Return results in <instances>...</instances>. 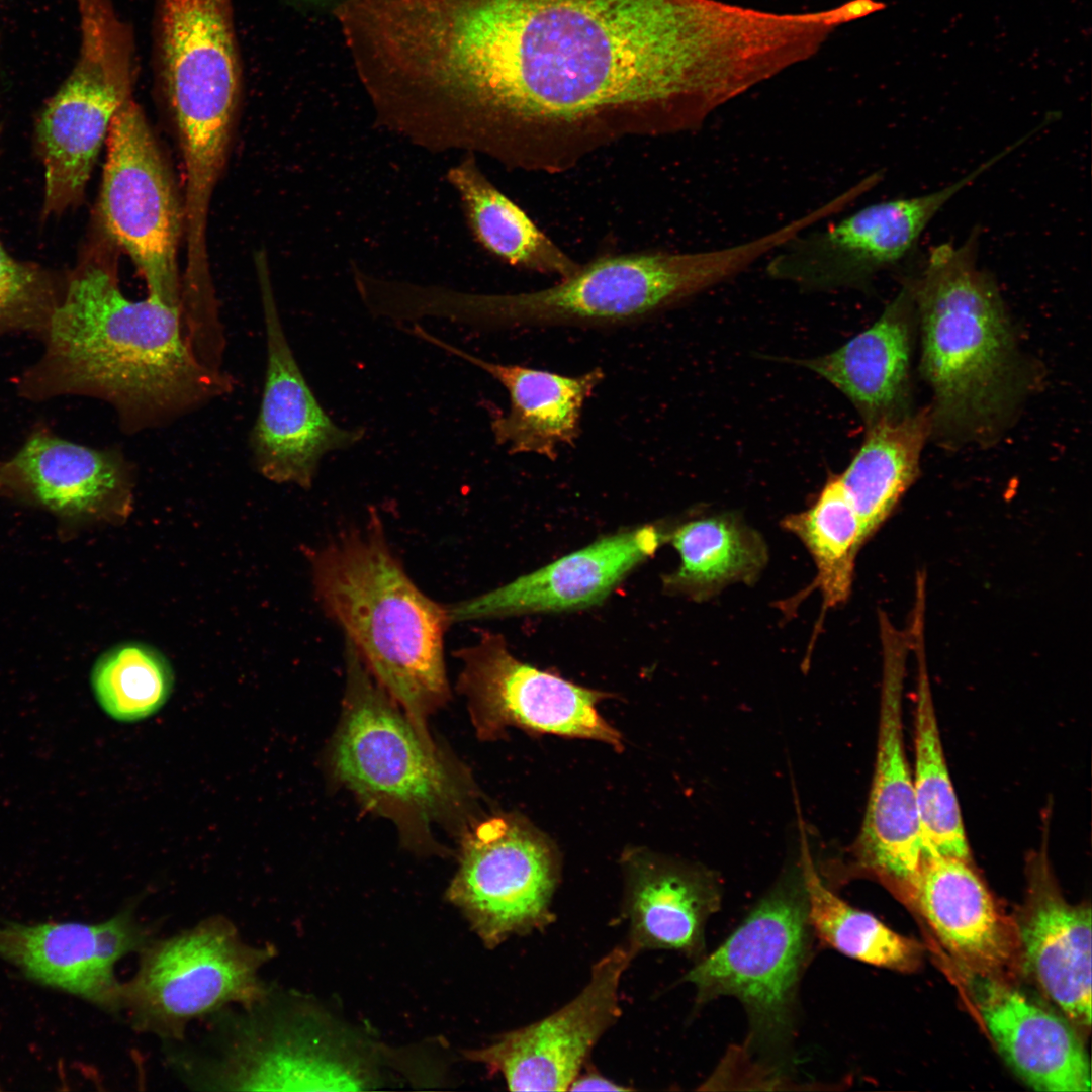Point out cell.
Masks as SVG:
<instances>
[{
  "label": "cell",
  "mask_w": 1092,
  "mask_h": 1092,
  "mask_svg": "<svg viewBox=\"0 0 1092 1092\" xmlns=\"http://www.w3.org/2000/svg\"><path fill=\"white\" fill-rule=\"evenodd\" d=\"M3 488H4V481H3V461H0V489H3Z\"/></svg>",
  "instance_id": "obj_37"
},
{
  "label": "cell",
  "mask_w": 1092,
  "mask_h": 1092,
  "mask_svg": "<svg viewBox=\"0 0 1092 1092\" xmlns=\"http://www.w3.org/2000/svg\"><path fill=\"white\" fill-rule=\"evenodd\" d=\"M161 49L184 186L207 194L225 165L240 98L232 0H161Z\"/></svg>",
  "instance_id": "obj_8"
},
{
  "label": "cell",
  "mask_w": 1092,
  "mask_h": 1092,
  "mask_svg": "<svg viewBox=\"0 0 1092 1092\" xmlns=\"http://www.w3.org/2000/svg\"><path fill=\"white\" fill-rule=\"evenodd\" d=\"M407 331L480 368L505 387L509 410L495 417L490 428L495 443L509 453H533L555 460L560 445L573 446L581 432L584 403L605 376L600 367L568 376L491 362L444 342L418 324Z\"/></svg>",
  "instance_id": "obj_24"
},
{
  "label": "cell",
  "mask_w": 1092,
  "mask_h": 1092,
  "mask_svg": "<svg viewBox=\"0 0 1092 1092\" xmlns=\"http://www.w3.org/2000/svg\"><path fill=\"white\" fill-rule=\"evenodd\" d=\"M570 1091H629L630 1087L622 1086L599 1073L595 1068H588L583 1073L580 1071L570 1084Z\"/></svg>",
  "instance_id": "obj_36"
},
{
  "label": "cell",
  "mask_w": 1092,
  "mask_h": 1092,
  "mask_svg": "<svg viewBox=\"0 0 1092 1092\" xmlns=\"http://www.w3.org/2000/svg\"><path fill=\"white\" fill-rule=\"evenodd\" d=\"M979 175L975 169L934 192L874 203L824 230L802 232L772 253L766 274L804 291L864 288L903 260L936 213Z\"/></svg>",
  "instance_id": "obj_14"
},
{
  "label": "cell",
  "mask_w": 1092,
  "mask_h": 1092,
  "mask_svg": "<svg viewBox=\"0 0 1092 1092\" xmlns=\"http://www.w3.org/2000/svg\"><path fill=\"white\" fill-rule=\"evenodd\" d=\"M114 249L99 232L87 245L65 278L41 337L43 353L17 388L34 401L64 395L100 399L114 410L120 430L133 435L228 395L235 380L198 360L181 309L153 295H124Z\"/></svg>",
  "instance_id": "obj_2"
},
{
  "label": "cell",
  "mask_w": 1092,
  "mask_h": 1092,
  "mask_svg": "<svg viewBox=\"0 0 1092 1092\" xmlns=\"http://www.w3.org/2000/svg\"><path fill=\"white\" fill-rule=\"evenodd\" d=\"M81 42L71 74L43 107L35 145L44 168L42 217L77 205L114 116L131 97L132 41L108 0H77Z\"/></svg>",
  "instance_id": "obj_9"
},
{
  "label": "cell",
  "mask_w": 1092,
  "mask_h": 1092,
  "mask_svg": "<svg viewBox=\"0 0 1092 1092\" xmlns=\"http://www.w3.org/2000/svg\"><path fill=\"white\" fill-rule=\"evenodd\" d=\"M139 953L135 973L122 982L120 1009L138 1030L181 1038L193 1019L267 994L259 971L272 950L246 942L223 916L151 939Z\"/></svg>",
  "instance_id": "obj_10"
},
{
  "label": "cell",
  "mask_w": 1092,
  "mask_h": 1092,
  "mask_svg": "<svg viewBox=\"0 0 1092 1092\" xmlns=\"http://www.w3.org/2000/svg\"><path fill=\"white\" fill-rule=\"evenodd\" d=\"M559 881L548 841L517 817L494 816L471 825L460 844L448 899L486 947L545 929Z\"/></svg>",
  "instance_id": "obj_13"
},
{
  "label": "cell",
  "mask_w": 1092,
  "mask_h": 1092,
  "mask_svg": "<svg viewBox=\"0 0 1092 1092\" xmlns=\"http://www.w3.org/2000/svg\"><path fill=\"white\" fill-rule=\"evenodd\" d=\"M343 714L332 744L335 777L366 808L391 819L412 846L431 825L467 817L474 789L462 766L424 737L345 639Z\"/></svg>",
  "instance_id": "obj_6"
},
{
  "label": "cell",
  "mask_w": 1092,
  "mask_h": 1092,
  "mask_svg": "<svg viewBox=\"0 0 1092 1092\" xmlns=\"http://www.w3.org/2000/svg\"><path fill=\"white\" fill-rule=\"evenodd\" d=\"M798 862L808 921L820 943L881 968L906 972L919 965L920 944L895 932L874 915L854 908L830 890L816 866L804 831Z\"/></svg>",
  "instance_id": "obj_31"
},
{
  "label": "cell",
  "mask_w": 1092,
  "mask_h": 1092,
  "mask_svg": "<svg viewBox=\"0 0 1092 1092\" xmlns=\"http://www.w3.org/2000/svg\"><path fill=\"white\" fill-rule=\"evenodd\" d=\"M309 558L325 615L417 730L432 739L427 721L450 697L444 659L451 624L447 607L413 582L375 516L364 530L340 534Z\"/></svg>",
  "instance_id": "obj_4"
},
{
  "label": "cell",
  "mask_w": 1092,
  "mask_h": 1092,
  "mask_svg": "<svg viewBox=\"0 0 1092 1092\" xmlns=\"http://www.w3.org/2000/svg\"><path fill=\"white\" fill-rule=\"evenodd\" d=\"M64 285L40 266L12 258L0 242V337L24 332L41 338Z\"/></svg>",
  "instance_id": "obj_34"
},
{
  "label": "cell",
  "mask_w": 1092,
  "mask_h": 1092,
  "mask_svg": "<svg viewBox=\"0 0 1092 1092\" xmlns=\"http://www.w3.org/2000/svg\"><path fill=\"white\" fill-rule=\"evenodd\" d=\"M462 662L458 691L467 699L477 736L502 737L508 727L587 738L622 749L621 734L598 712L605 693L590 690L516 658L502 635L483 633L456 652Z\"/></svg>",
  "instance_id": "obj_15"
},
{
  "label": "cell",
  "mask_w": 1092,
  "mask_h": 1092,
  "mask_svg": "<svg viewBox=\"0 0 1092 1092\" xmlns=\"http://www.w3.org/2000/svg\"><path fill=\"white\" fill-rule=\"evenodd\" d=\"M91 685L109 717L132 723L149 718L166 704L174 688V672L158 649L130 641L100 656L92 669Z\"/></svg>",
  "instance_id": "obj_33"
},
{
  "label": "cell",
  "mask_w": 1092,
  "mask_h": 1092,
  "mask_svg": "<svg viewBox=\"0 0 1092 1092\" xmlns=\"http://www.w3.org/2000/svg\"><path fill=\"white\" fill-rule=\"evenodd\" d=\"M969 971V987L982 1021L1026 1084L1037 1091L1091 1090L1088 1055L1067 1021L994 976Z\"/></svg>",
  "instance_id": "obj_22"
},
{
  "label": "cell",
  "mask_w": 1092,
  "mask_h": 1092,
  "mask_svg": "<svg viewBox=\"0 0 1092 1092\" xmlns=\"http://www.w3.org/2000/svg\"><path fill=\"white\" fill-rule=\"evenodd\" d=\"M781 229L720 249L639 252L598 258L547 288L511 294L449 290L444 318L478 327L610 326L638 321L680 303L772 254Z\"/></svg>",
  "instance_id": "obj_5"
},
{
  "label": "cell",
  "mask_w": 1092,
  "mask_h": 1092,
  "mask_svg": "<svg viewBox=\"0 0 1092 1092\" xmlns=\"http://www.w3.org/2000/svg\"><path fill=\"white\" fill-rule=\"evenodd\" d=\"M886 7L885 3L876 0H851L827 10V18L830 24L836 26L884 10Z\"/></svg>",
  "instance_id": "obj_35"
},
{
  "label": "cell",
  "mask_w": 1092,
  "mask_h": 1092,
  "mask_svg": "<svg viewBox=\"0 0 1092 1092\" xmlns=\"http://www.w3.org/2000/svg\"><path fill=\"white\" fill-rule=\"evenodd\" d=\"M1044 839L1028 862L1018 922L1025 963L1044 993L1075 1022L1091 1024V908L1072 905L1054 879Z\"/></svg>",
  "instance_id": "obj_21"
},
{
  "label": "cell",
  "mask_w": 1092,
  "mask_h": 1092,
  "mask_svg": "<svg viewBox=\"0 0 1092 1092\" xmlns=\"http://www.w3.org/2000/svg\"><path fill=\"white\" fill-rule=\"evenodd\" d=\"M910 645L917 658L914 709V792L923 840V854L936 853L971 861L959 800L945 760L927 672L923 616H913Z\"/></svg>",
  "instance_id": "obj_30"
},
{
  "label": "cell",
  "mask_w": 1092,
  "mask_h": 1092,
  "mask_svg": "<svg viewBox=\"0 0 1092 1092\" xmlns=\"http://www.w3.org/2000/svg\"><path fill=\"white\" fill-rule=\"evenodd\" d=\"M971 861L924 853L909 895L940 942L967 969L994 976L1015 954L1009 923Z\"/></svg>",
  "instance_id": "obj_26"
},
{
  "label": "cell",
  "mask_w": 1092,
  "mask_h": 1092,
  "mask_svg": "<svg viewBox=\"0 0 1092 1092\" xmlns=\"http://www.w3.org/2000/svg\"><path fill=\"white\" fill-rule=\"evenodd\" d=\"M814 937L799 862L753 907L738 927L684 976L696 1003L735 997L744 1007L746 1052L775 1055L794 1034L802 975Z\"/></svg>",
  "instance_id": "obj_7"
},
{
  "label": "cell",
  "mask_w": 1092,
  "mask_h": 1092,
  "mask_svg": "<svg viewBox=\"0 0 1092 1092\" xmlns=\"http://www.w3.org/2000/svg\"><path fill=\"white\" fill-rule=\"evenodd\" d=\"M414 59L448 150L553 175L700 127L716 48L704 0H428Z\"/></svg>",
  "instance_id": "obj_1"
},
{
  "label": "cell",
  "mask_w": 1092,
  "mask_h": 1092,
  "mask_svg": "<svg viewBox=\"0 0 1092 1092\" xmlns=\"http://www.w3.org/2000/svg\"><path fill=\"white\" fill-rule=\"evenodd\" d=\"M4 488L20 489L49 509L77 518H125L134 469L116 448L97 449L35 429L3 461Z\"/></svg>",
  "instance_id": "obj_20"
},
{
  "label": "cell",
  "mask_w": 1092,
  "mask_h": 1092,
  "mask_svg": "<svg viewBox=\"0 0 1092 1092\" xmlns=\"http://www.w3.org/2000/svg\"><path fill=\"white\" fill-rule=\"evenodd\" d=\"M667 540L668 532L655 525L604 536L505 585L447 607L449 620L463 623L599 605Z\"/></svg>",
  "instance_id": "obj_19"
},
{
  "label": "cell",
  "mask_w": 1092,
  "mask_h": 1092,
  "mask_svg": "<svg viewBox=\"0 0 1092 1092\" xmlns=\"http://www.w3.org/2000/svg\"><path fill=\"white\" fill-rule=\"evenodd\" d=\"M979 231L933 248L907 281L921 328V373L932 393L931 432L954 444L993 442L1029 386L997 284L977 267Z\"/></svg>",
  "instance_id": "obj_3"
},
{
  "label": "cell",
  "mask_w": 1092,
  "mask_h": 1092,
  "mask_svg": "<svg viewBox=\"0 0 1092 1092\" xmlns=\"http://www.w3.org/2000/svg\"><path fill=\"white\" fill-rule=\"evenodd\" d=\"M106 146L98 231L131 259L149 295L182 311L177 258L183 205L146 116L131 97L114 116Z\"/></svg>",
  "instance_id": "obj_11"
},
{
  "label": "cell",
  "mask_w": 1092,
  "mask_h": 1092,
  "mask_svg": "<svg viewBox=\"0 0 1092 1092\" xmlns=\"http://www.w3.org/2000/svg\"><path fill=\"white\" fill-rule=\"evenodd\" d=\"M623 915L626 945L643 950H675L700 960L708 919L721 904V884L711 871L694 864L632 853L624 859Z\"/></svg>",
  "instance_id": "obj_23"
},
{
  "label": "cell",
  "mask_w": 1092,
  "mask_h": 1092,
  "mask_svg": "<svg viewBox=\"0 0 1092 1092\" xmlns=\"http://www.w3.org/2000/svg\"><path fill=\"white\" fill-rule=\"evenodd\" d=\"M882 684L874 774L856 838L842 858L827 866L837 882L871 876L899 894L910 895L916 882L923 840L903 733V688L909 636L879 613Z\"/></svg>",
  "instance_id": "obj_12"
},
{
  "label": "cell",
  "mask_w": 1092,
  "mask_h": 1092,
  "mask_svg": "<svg viewBox=\"0 0 1092 1092\" xmlns=\"http://www.w3.org/2000/svg\"><path fill=\"white\" fill-rule=\"evenodd\" d=\"M916 309L905 282L880 317L835 350L795 360L839 390L866 426L911 414L910 358Z\"/></svg>",
  "instance_id": "obj_25"
},
{
  "label": "cell",
  "mask_w": 1092,
  "mask_h": 1092,
  "mask_svg": "<svg viewBox=\"0 0 1092 1092\" xmlns=\"http://www.w3.org/2000/svg\"><path fill=\"white\" fill-rule=\"evenodd\" d=\"M635 956L625 944L592 967L583 989L559 1010L497 1036L467 1058L503 1076L512 1091H565L594 1046L620 1018L619 985Z\"/></svg>",
  "instance_id": "obj_17"
},
{
  "label": "cell",
  "mask_w": 1092,
  "mask_h": 1092,
  "mask_svg": "<svg viewBox=\"0 0 1092 1092\" xmlns=\"http://www.w3.org/2000/svg\"><path fill=\"white\" fill-rule=\"evenodd\" d=\"M447 179L456 191L477 243L513 267L565 279L581 267L479 168L475 155L453 165Z\"/></svg>",
  "instance_id": "obj_27"
},
{
  "label": "cell",
  "mask_w": 1092,
  "mask_h": 1092,
  "mask_svg": "<svg viewBox=\"0 0 1092 1092\" xmlns=\"http://www.w3.org/2000/svg\"><path fill=\"white\" fill-rule=\"evenodd\" d=\"M931 433L929 412L911 413L867 427L858 451L838 474L861 529L863 544L892 515L919 474L921 451Z\"/></svg>",
  "instance_id": "obj_29"
},
{
  "label": "cell",
  "mask_w": 1092,
  "mask_h": 1092,
  "mask_svg": "<svg viewBox=\"0 0 1092 1092\" xmlns=\"http://www.w3.org/2000/svg\"><path fill=\"white\" fill-rule=\"evenodd\" d=\"M258 267L266 365L249 447L253 463L264 478L308 489L322 458L354 446L365 430L339 426L318 402L289 345L267 269L263 264Z\"/></svg>",
  "instance_id": "obj_16"
},
{
  "label": "cell",
  "mask_w": 1092,
  "mask_h": 1092,
  "mask_svg": "<svg viewBox=\"0 0 1092 1092\" xmlns=\"http://www.w3.org/2000/svg\"><path fill=\"white\" fill-rule=\"evenodd\" d=\"M781 525L800 539L814 560L817 573L808 589L820 590L822 614L846 602L863 542L858 517L838 475L827 479L809 508L786 516Z\"/></svg>",
  "instance_id": "obj_32"
},
{
  "label": "cell",
  "mask_w": 1092,
  "mask_h": 1092,
  "mask_svg": "<svg viewBox=\"0 0 1092 1092\" xmlns=\"http://www.w3.org/2000/svg\"><path fill=\"white\" fill-rule=\"evenodd\" d=\"M680 562L663 575L664 590L700 602L731 583L755 582L768 559L762 536L735 512L690 520L668 532Z\"/></svg>",
  "instance_id": "obj_28"
},
{
  "label": "cell",
  "mask_w": 1092,
  "mask_h": 1092,
  "mask_svg": "<svg viewBox=\"0 0 1092 1092\" xmlns=\"http://www.w3.org/2000/svg\"><path fill=\"white\" fill-rule=\"evenodd\" d=\"M150 931L126 907L108 920L0 925V958L42 985L77 995L108 1010L121 1009L122 982L115 965L139 952Z\"/></svg>",
  "instance_id": "obj_18"
}]
</instances>
